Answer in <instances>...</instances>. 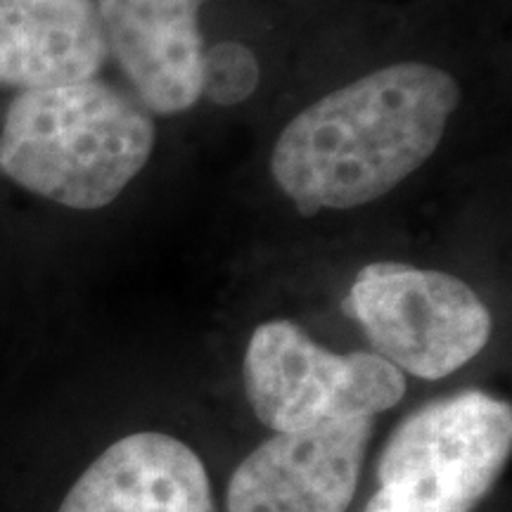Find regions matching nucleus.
<instances>
[{
	"label": "nucleus",
	"mask_w": 512,
	"mask_h": 512,
	"mask_svg": "<svg viewBox=\"0 0 512 512\" xmlns=\"http://www.w3.org/2000/svg\"><path fill=\"white\" fill-rule=\"evenodd\" d=\"M370 437V415L275 434L233 472L228 512H347Z\"/></svg>",
	"instance_id": "obj_6"
},
{
	"label": "nucleus",
	"mask_w": 512,
	"mask_h": 512,
	"mask_svg": "<svg viewBox=\"0 0 512 512\" xmlns=\"http://www.w3.org/2000/svg\"><path fill=\"white\" fill-rule=\"evenodd\" d=\"M204 0H100L107 53L114 55L147 112H188L202 95Z\"/></svg>",
	"instance_id": "obj_7"
},
{
	"label": "nucleus",
	"mask_w": 512,
	"mask_h": 512,
	"mask_svg": "<svg viewBox=\"0 0 512 512\" xmlns=\"http://www.w3.org/2000/svg\"><path fill=\"white\" fill-rule=\"evenodd\" d=\"M152 114L98 79L29 88L10 102L0 131V171L62 207L112 204L155 150Z\"/></svg>",
	"instance_id": "obj_2"
},
{
	"label": "nucleus",
	"mask_w": 512,
	"mask_h": 512,
	"mask_svg": "<svg viewBox=\"0 0 512 512\" xmlns=\"http://www.w3.org/2000/svg\"><path fill=\"white\" fill-rule=\"evenodd\" d=\"M105 57L91 0H0V86L29 91L95 79Z\"/></svg>",
	"instance_id": "obj_9"
},
{
	"label": "nucleus",
	"mask_w": 512,
	"mask_h": 512,
	"mask_svg": "<svg viewBox=\"0 0 512 512\" xmlns=\"http://www.w3.org/2000/svg\"><path fill=\"white\" fill-rule=\"evenodd\" d=\"M460 98V83L434 64L377 69L283 128L273 181L306 216L380 200L434 155Z\"/></svg>",
	"instance_id": "obj_1"
},
{
	"label": "nucleus",
	"mask_w": 512,
	"mask_h": 512,
	"mask_svg": "<svg viewBox=\"0 0 512 512\" xmlns=\"http://www.w3.org/2000/svg\"><path fill=\"white\" fill-rule=\"evenodd\" d=\"M57 512H214V501L190 446L162 432H138L100 453Z\"/></svg>",
	"instance_id": "obj_8"
},
{
	"label": "nucleus",
	"mask_w": 512,
	"mask_h": 512,
	"mask_svg": "<svg viewBox=\"0 0 512 512\" xmlns=\"http://www.w3.org/2000/svg\"><path fill=\"white\" fill-rule=\"evenodd\" d=\"M245 389L256 418L283 434L351 415L375 418L403 399L406 380L382 356L332 354L290 320H268L249 339Z\"/></svg>",
	"instance_id": "obj_5"
},
{
	"label": "nucleus",
	"mask_w": 512,
	"mask_h": 512,
	"mask_svg": "<svg viewBox=\"0 0 512 512\" xmlns=\"http://www.w3.org/2000/svg\"><path fill=\"white\" fill-rule=\"evenodd\" d=\"M347 311L368 332L377 356L422 380L456 373L491 335V313L470 285L399 261L361 268Z\"/></svg>",
	"instance_id": "obj_4"
},
{
	"label": "nucleus",
	"mask_w": 512,
	"mask_h": 512,
	"mask_svg": "<svg viewBox=\"0 0 512 512\" xmlns=\"http://www.w3.org/2000/svg\"><path fill=\"white\" fill-rule=\"evenodd\" d=\"M259 60L252 48L235 41H223L204 50L202 95L221 107L245 102L259 86Z\"/></svg>",
	"instance_id": "obj_10"
},
{
	"label": "nucleus",
	"mask_w": 512,
	"mask_h": 512,
	"mask_svg": "<svg viewBox=\"0 0 512 512\" xmlns=\"http://www.w3.org/2000/svg\"><path fill=\"white\" fill-rule=\"evenodd\" d=\"M510 448V403L484 392L434 401L387 441L366 512H472L501 477Z\"/></svg>",
	"instance_id": "obj_3"
}]
</instances>
